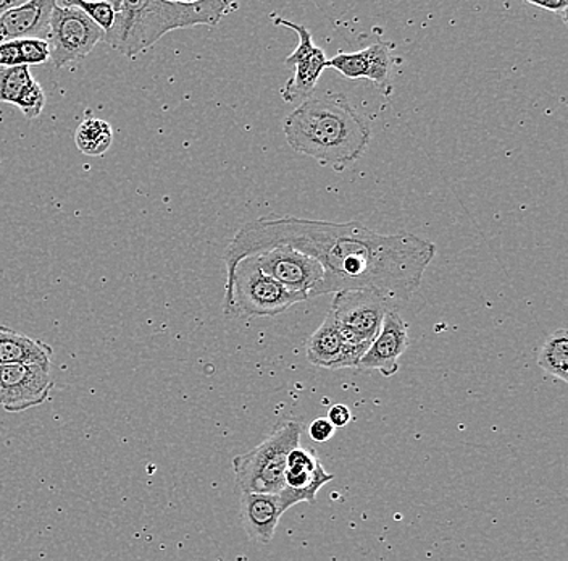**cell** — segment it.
Wrapping results in <instances>:
<instances>
[{"label":"cell","mask_w":568,"mask_h":561,"mask_svg":"<svg viewBox=\"0 0 568 561\" xmlns=\"http://www.w3.org/2000/svg\"><path fill=\"white\" fill-rule=\"evenodd\" d=\"M290 247L322 264L320 294L371 290L388 300H407L420 289L436 244L414 233H378L361 222L270 214L244 223L225 251L226 273L247 256Z\"/></svg>","instance_id":"1"},{"label":"cell","mask_w":568,"mask_h":561,"mask_svg":"<svg viewBox=\"0 0 568 561\" xmlns=\"http://www.w3.org/2000/svg\"><path fill=\"white\" fill-rule=\"evenodd\" d=\"M283 131L293 151L337 170L358 161L372 140L367 120L346 96L333 91L297 106L284 119Z\"/></svg>","instance_id":"2"},{"label":"cell","mask_w":568,"mask_h":561,"mask_svg":"<svg viewBox=\"0 0 568 561\" xmlns=\"http://www.w3.org/2000/svg\"><path fill=\"white\" fill-rule=\"evenodd\" d=\"M115 21L104 41L120 54L141 56L155 42L172 33L194 27H216L223 17L236 9L226 0L169 2V0H113Z\"/></svg>","instance_id":"3"},{"label":"cell","mask_w":568,"mask_h":561,"mask_svg":"<svg viewBox=\"0 0 568 561\" xmlns=\"http://www.w3.org/2000/svg\"><path fill=\"white\" fill-rule=\"evenodd\" d=\"M302 424L286 419L251 452L233 458L241 493H278L286 485L287 458L301 445Z\"/></svg>","instance_id":"4"},{"label":"cell","mask_w":568,"mask_h":561,"mask_svg":"<svg viewBox=\"0 0 568 561\" xmlns=\"http://www.w3.org/2000/svg\"><path fill=\"white\" fill-rule=\"evenodd\" d=\"M305 300L266 276L254 256L241 259L226 273L225 314L231 318H275Z\"/></svg>","instance_id":"5"},{"label":"cell","mask_w":568,"mask_h":561,"mask_svg":"<svg viewBox=\"0 0 568 561\" xmlns=\"http://www.w3.org/2000/svg\"><path fill=\"white\" fill-rule=\"evenodd\" d=\"M105 33L87 13L71 6L69 0L55 2L51 17V62L55 69L84 59L104 41Z\"/></svg>","instance_id":"6"},{"label":"cell","mask_w":568,"mask_h":561,"mask_svg":"<svg viewBox=\"0 0 568 561\" xmlns=\"http://www.w3.org/2000/svg\"><path fill=\"white\" fill-rule=\"evenodd\" d=\"M389 301L371 290L337 291L328 314L351 343L371 347L389 311Z\"/></svg>","instance_id":"7"},{"label":"cell","mask_w":568,"mask_h":561,"mask_svg":"<svg viewBox=\"0 0 568 561\" xmlns=\"http://www.w3.org/2000/svg\"><path fill=\"white\" fill-rule=\"evenodd\" d=\"M276 27L290 28L296 31L297 46L290 56L286 57V66L294 67L293 77L287 81L286 87L282 90L283 101L290 104H302L312 98L317 88L320 77L328 69V59H326L325 51L315 46L312 39L311 30L304 24L294 23V21L273 19Z\"/></svg>","instance_id":"8"},{"label":"cell","mask_w":568,"mask_h":561,"mask_svg":"<svg viewBox=\"0 0 568 561\" xmlns=\"http://www.w3.org/2000/svg\"><path fill=\"white\" fill-rule=\"evenodd\" d=\"M252 256L257 261L258 268L284 289L301 294L305 300L318 297L325 271L322 264L311 256L300 253L290 247L270 248Z\"/></svg>","instance_id":"9"},{"label":"cell","mask_w":568,"mask_h":561,"mask_svg":"<svg viewBox=\"0 0 568 561\" xmlns=\"http://www.w3.org/2000/svg\"><path fill=\"white\" fill-rule=\"evenodd\" d=\"M49 364L0 365V407L10 414L41 407L51 397Z\"/></svg>","instance_id":"10"},{"label":"cell","mask_w":568,"mask_h":561,"mask_svg":"<svg viewBox=\"0 0 568 561\" xmlns=\"http://www.w3.org/2000/svg\"><path fill=\"white\" fill-rule=\"evenodd\" d=\"M335 479L323 468L315 450L297 447L287 458L286 485L280 495L287 510L297 503H315L318 490Z\"/></svg>","instance_id":"11"},{"label":"cell","mask_w":568,"mask_h":561,"mask_svg":"<svg viewBox=\"0 0 568 561\" xmlns=\"http://www.w3.org/2000/svg\"><path fill=\"white\" fill-rule=\"evenodd\" d=\"M408 347L407 324L399 312L389 309L383 319L378 335L358 361L357 368L379 371L385 378H393L400 369L399 360Z\"/></svg>","instance_id":"12"},{"label":"cell","mask_w":568,"mask_h":561,"mask_svg":"<svg viewBox=\"0 0 568 561\" xmlns=\"http://www.w3.org/2000/svg\"><path fill=\"white\" fill-rule=\"evenodd\" d=\"M368 347L351 343L337 329L332 315L308 337L305 353L311 364L323 369L357 368Z\"/></svg>","instance_id":"13"},{"label":"cell","mask_w":568,"mask_h":561,"mask_svg":"<svg viewBox=\"0 0 568 561\" xmlns=\"http://www.w3.org/2000/svg\"><path fill=\"white\" fill-rule=\"evenodd\" d=\"M53 0L17 2L0 16V42L16 39L48 41L51 34Z\"/></svg>","instance_id":"14"},{"label":"cell","mask_w":568,"mask_h":561,"mask_svg":"<svg viewBox=\"0 0 568 561\" xmlns=\"http://www.w3.org/2000/svg\"><path fill=\"white\" fill-rule=\"evenodd\" d=\"M287 508L278 493H241V523L251 541L266 545L275 538L276 528Z\"/></svg>","instance_id":"15"},{"label":"cell","mask_w":568,"mask_h":561,"mask_svg":"<svg viewBox=\"0 0 568 561\" xmlns=\"http://www.w3.org/2000/svg\"><path fill=\"white\" fill-rule=\"evenodd\" d=\"M390 46L378 41L357 52H339L328 60L329 69L349 80H368L376 87L388 88L390 77Z\"/></svg>","instance_id":"16"},{"label":"cell","mask_w":568,"mask_h":561,"mask_svg":"<svg viewBox=\"0 0 568 561\" xmlns=\"http://www.w3.org/2000/svg\"><path fill=\"white\" fill-rule=\"evenodd\" d=\"M52 347L41 340L31 339L7 325H0V365L49 364Z\"/></svg>","instance_id":"17"},{"label":"cell","mask_w":568,"mask_h":561,"mask_svg":"<svg viewBox=\"0 0 568 561\" xmlns=\"http://www.w3.org/2000/svg\"><path fill=\"white\" fill-rule=\"evenodd\" d=\"M538 365L557 381L568 382V332L566 329L550 333L539 348Z\"/></svg>","instance_id":"18"},{"label":"cell","mask_w":568,"mask_h":561,"mask_svg":"<svg viewBox=\"0 0 568 561\" xmlns=\"http://www.w3.org/2000/svg\"><path fill=\"white\" fill-rule=\"evenodd\" d=\"M74 143L89 158L104 156L113 143L112 127L105 120L91 117L78 127L77 133H74Z\"/></svg>","instance_id":"19"},{"label":"cell","mask_w":568,"mask_h":561,"mask_svg":"<svg viewBox=\"0 0 568 561\" xmlns=\"http://www.w3.org/2000/svg\"><path fill=\"white\" fill-rule=\"evenodd\" d=\"M30 67H10L0 69V102L16 106L23 91L33 83Z\"/></svg>","instance_id":"20"},{"label":"cell","mask_w":568,"mask_h":561,"mask_svg":"<svg viewBox=\"0 0 568 561\" xmlns=\"http://www.w3.org/2000/svg\"><path fill=\"white\" fill-rule=\"evenodd\" d=\"M71 6L80 9L81 12L87 13L89 19L94 21L104 33L112 28L115 21V10H113L112 2H84V0H69Z\"/></svg>","instance_id":"21"},{"label":"cell","mask_w":568,"mask_h":561,"mask_svg":"<svg viewBox=\"0 0 568 561\" xmlns=\"http://www.w3.org/2000/svg\"><path fill=\"white\" fill-rule=\"evenodd\" d=\"M45 106V92L42 90L38 81H33L23 94L18 99L16 108L21 110L28 120H33L36 117L41 116L42 109Z\"/></svg>","instance_id":"22"},{"label":"cell","mask_w":568,"mask_h":561,"mask_svg":"<svg viewBox=\"0 0 568 561\" xmlns=\"http://www.w3.org/2000/svg\"><path fill=\"white\" fill-rule=\"evenodd\" d=\"M21 57L23 66H44L51 60V46L48 41L39 39H20Z\"/></svg>","instance_id":"23"},{"label":"cell","mask_w":568,"mask_h":561,"mask_svg":"<svg viewBox=\"0 0 568 561\" xmlns=\"http://www.w3.org/2000/svg\"><path fill=\"white\" fill-rule=\"evenodd\" d=\"M336 428L328 421V418H318L308 425V435L315 442L325 443L335 435Z\"/></svg>","instance_id":"24"},{"label":"cell","mask_w":568,"mask_h":561,"mask_svg":"<svg viewBox=\"0 0 568 561\" xmlns=\"http://www.w3.org/2000/svg\"><path fill=\"white\" fill-rule=\"evenodd\" d=\"M527 3L528 6L557 13V16H562L564 21L567 23V0H527Z\"/></svg>","instance_id":"25"},{"label":"cell","mask_w":568,"mask_h":561,"mask_svg":"<svg viewBox=\"0 0 568 561\" xmlns=\"http://www.w3.org/2000/svg\"><path fill=\"white\" fill-rule=\"evenodd\" d=\"M351 418H353V414H351V410L346 404H335V407L329 408L328 421L332 422L336 429L349 424Z\"/></svg>","instance_id":"26"}]
</instances>
